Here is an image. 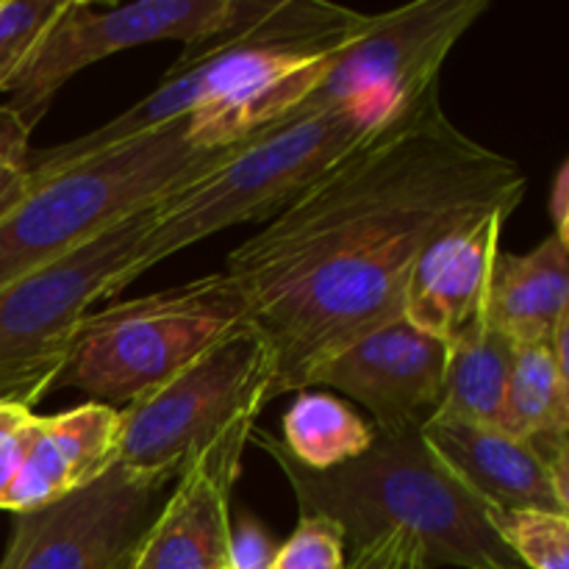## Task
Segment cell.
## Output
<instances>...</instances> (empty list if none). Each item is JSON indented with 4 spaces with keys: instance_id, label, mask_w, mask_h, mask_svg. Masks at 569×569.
I'll use <instances>...</instances> for the list:
<instances>
[{
    "instance_id": "cell-16",
    "label": "cell",
    "mask_w": 569,
    "mask_h": 569,
    "mask_svg": "<svg viewBox=\"0 0 569 569\" xmlns=\"http://www.w3.org/2000/svg\"><path fill=\"white\" fill-rule=\"evenodd\" d=\"M120 409L87 403L53 417H37L26 465L6 511L39 509L98 481L117 461Z\"/></svg>"
},
{
    "instance_id": "cell-3",
    "label": "cell",
    "mask_w": 569,
    "mask_h": 569,
    "mask_svg": "<svg viewBox=\"0 0 569 569\" xmlns=\"http://www.w3.org/2000/svg\"><path fill=\"white\" fill-rule=\"evenodd\" d=\"M406 111L387 109L376 100H350L320 114L281 120L242 139L226 161L161 200L128 264V287L150 267L211 233L276 217Z\"/></svg>"
},
{
    "instance_id": "cell-29",
    "label": "cell",
    "mask_w": 569,
    "mask_h": 569,
    "mask_svg": "<svg viewBox=\"0 0 569 569\" xmlns=\"http://www.w3.org/2000/svg\"><path fill=\"white\" fill-rule=\"evenodd\" d=\"M420 567V548H417L415 539L406 533V545H403V553H400V561L395 569H417Z\"/></svg>"
},
{
    "instance_id": "cell-20",
    "label": "cell",
    "mask_w": 569,
    "mask_h": 569,
    "mask_svg": "<svg viewBox=\"0 0 569 569\" xmlns=\"http://www.w3.org/2000/svg\"><path fill=\"white\" fill-rule=\"evenodd\" d=\"M506 431L520 439L569 437V367L550 345H522L515 350Z\"/></svg>"
},
{
    "instance_id": "cell-17",
    "label": "cell",
    "mask_w": 569,
    "mask_h": 569,
    "mask_svg": "<svg viewBox=\"0 0 569 569\" xmlns=\"http://www.w3.org/2000/svg\"><path fill=\"white\" fill-rule=\"evenodd\" d=\"M487 311L517 348L550 345L569 322V244L550 233L528 253L500 250Z\"/></svg>"
},
{
    "instance_id": "cell-6",
    "label": "cell",
    "mask_w": 569,
    "mask_h": 569,
    "mask_svg": "<svg viewBox=\"0 0 569 569\" xmlns=\"http://www.w3.org/2000/svg\"><path fill=\"white\" fill-rule=\"evenodd\" d=\"M242 326L248 303L226 272L89 311L72 331L53 389L126 409Z\"/></svg>"
},
{
    "instance_id": "cell-31",
    "label": "cell",
    "mask_w": 569,
    "mask_h": 569,
    "mask_svg": "<svg viewBox=\"0 0 569 569\" xmlns=\"http://www.w3.org/2000/svg\"><path fill=\"white\" fill-rule=\"evenodd\" d=\"M417 569H428L426 565H422V559H420V567H417Z\"/></svg>"
},
{
    "instance_id": "cell-1",
    "label": "cell",
    "mask_w": 569,
    "mask_h": 569,
    "mask_svg": "<svg viewBox=\"0 0 569 569\" xmlns=\"http://www.w3.org/2000/svg\"><path fill=\"white\" fill-rule=\"evenodd\" d=\"M528 176L467 137L431 89L228 253L226 276L272 356L267 403L303 392L326 361L403 317L428 244L489 211H517Z\"/></svg>"
},
{
    "instance_id": "cell-5",
    "label": "cell",
    "mask_w": 569,
    "mask_h": 569,
    "mask_svg": "<svg viewBox=\"0 0 569 569\" xmlns=\"http://www.w3.org/2000/svg\"><path fill=\"white\" fill-rule=\"evenodd\" d=\"M372 14L322 0H278L276 9L250 26L183 50L164 81L94 131L64 144L28 153V181H42L98 150L222 103L272 81L298 61L353 42L367 31Z\"/></svg>"
},
{
    "instance_id": "cell-25",
    "label": "cell",
    "mask_w": 569,
    "mask_h": 569,
    "mask_svg": "<svg viewBox=\"0 0 569 569\" xmlns=\"http://www.w3.org/2000/svg\"><path fill=\"white\" fill-rule=\"evenodd\" d=\"M276 550L278 545L272 542L270 531L253 515H242L231 520L226 569H272Z\"/></svg>"
},
{
    "instance_id": "cell-9",
    "label": "cell",
    "mask_w": 569,
    "mask_h": 569,
    "mask_svg": "<svg viewBox=\"0 0 569 569\" xmlns=\"http://www.w3.org/2000/svg\"><path fill=\"white\" fill-rule=\"evenodd\" d=\"M272 356L250 326L237 328L137 403L120 409L117 461L178 478L192 456L267 406Z\"/></svg>"
},
{
    "instance_id": "cell-30",
    "label": "cell",
    "mask_w": 569,
    "mask_h": 569,
    "mask_svg": "<svg viewBox=\"0 0 569 569\" xmlns=\"http://www.w3.org/2000/svg\"><path fill=\"white\" fill-rule=\"evenodd\" d=\"M11 131H26V128H22L20 122H17L9 111H6V106H0V137H3V133H11Z\"/></svg>"
},
{
    "instance_id": "cell-2",
    "label": "cell",
    "mask_w": 569,
    "mask_h": 569,
    "mask_svg": "<svg viewBox=\"0 0 569 569\" xmlns=\"http://www.w3.org/2000/svg\"><path fill=\"white\" fill-rule=\"evenodd\" d=\"M250 442L276 461L300 517L337 522L350 553L383 533L403 531L428 569H526L489 522V506L428 450L420 428L376 431L365 456L328 472L295 465L270 431L253 428Z\"/></svg>"
},
{
    "instance_id": "cell-10",
    "label": "cell",
    "mask_w": 569,
    "mask_h": 569,
    "mask_svg": "<svg viewBox=\"0 0 569 569\" xmlns=\"http://www.w3.org/2000/svg\"><path fill=\"white\" fill-rule=\"evenodd\" d=\"M487 11L489 0H417L372 14L367 31L333 56L315 92L283 120L320 114L350 100L411 109L439 87L450 50Z\"/></svg>"
},
{
    "instance_id": "cell-27",
    "label": "cell",
    "mask_w": 569,
    "mask_h": 569,
    "mask_svg": "<svg viewBox=\"0 0 569 569\" xmlns=\"http://www.w3.org/2000/svg\"><path fill=\"white\" fill-rule=\"evenodd\" d=\"M406 533L403 531H389L383 537L372 539L365 548L353 550L348 556V569H395L403 553Z\"/></svg>"
},
{
    "instance_id": "cell-28",
    "label": "cell",
    "mask_w": 569,
    "mask_h": 569,
    "mask_svg": "<svg viewBox=\"0 0 569 569\" xmlns=\"http://www.w3.org/2000/svg\"><path fill=\"white\" fill-rule=\"evenodd\" d=\"M569 164L561 161L559 172L553 178V189H550V217H553V226H556V237L561 242L569 244V231H567V220H569Z\"/></svg>"
},
{
    "instance_id": "cell-12",
    "label": "cell",
    "mask_w": 569,
    "mask_h": 569,
    "mask_svg": "<svg viewBox=\"0 0 569 569\" xmlns=\"http://www.w3.org/2000/svg\"><path fill=\"white\" fill-rule=\"evenodd\" d=\"M448 350L398 317L326 361L311 387H331L359 400L381 433L422 428L442 400Z\"/></svg>"
},
{
    "instance_id": "cell-4",
    "label": "cell",
    "mask_w": 569,
    "mask_h": 569,
    "mask_svg": "<svg viewBox=\"0 0 569 569\" xmlns=\"http://www.w3.org/2000/svg\"><path fill=\"white\" fill-rule=\"evenodd\" d=\"M237 144L203 148L194 139L192 114H187L98 150L42 181L26 178L20 198L0 211V289L198 181Z\"/></svg>"
},
{
    "instance_id": "cell-22",
    "label": "cell",
    "mask_w": 569,
    "mask_h": 569,
    "mask_svg": "<svg viewBox=\"0 0 569 569\" xmlns=\"http://www.w3.org/2000/svg\"><path fill=\"white\" fill-rule=\"evenodd\" d=\"M61 6L64 0H0V94L9 92L31 48Z\"/></svg>"
},
{
    "instance_id": "cell-26",
    "label": "cell",
    "mask_w": 569,
    "mask_h": 569,
    "mask_svg": "<svg viewBox=\"0 0 569 569\" xmlns=\"http://www.w3.org/2000/svg\"><path fill=\"white\" fill-rule=\"evenodd\" d=\"M28 137L26 131H11L0 137V211L20 198L28 178Z\"/></svg>"
},
{
    "instance_id": "cell-14",
    "label": "cell",
    "mask_w": 569,
    "mask_h": 569,
    "mask_svg": "<svg viewBox=\"0 0 569 569\" xmlns=\"http://www.w3.org/2000/svg\"><path fill=\"white\" fill-rule=\"evenodd\" d=\"M511 214L509 209L489 211L422 250L406 283L403 320L409 326L450 348L483 315Z\"/></svg>"
},
{
    "instance_id": "cell-18",
    "label": "cell",
    "mask_w": 569,
    "mask_h": 569,
    "mask_svg": "<svg viewBox=\"0 0 569 569\" xmlns=\"http://www.w3.org/2000/svg\"><path fill=\"white\" fill-rule=\"evenodd\" d=\"M517 345L483 315L450 345L437 415L506 431V395Z\"/></svg>"
},
{
    "instance_id": "cell-23",
    "label": "cell",
    "mask_w": 569,
    "mask_h": 569,
    "mask_svg": "<svg viewBox=\"0 0 569 569\" xmlns=\"http://www.w3.org/2000/svg\"><path fill=\"white\" fill-rule=\"evenodd\" d=\"M272 569H348V542L328 517H300L292 537L276 550Z\"/></svg>"
},
{
    "instance_id": "cell-13",
    "label": "cell",
    "mask_w": 569,
    "mask_h": 569,
    "mask_svg": "<svg viewBox=\"0 0 569 569\" xmlns=\"http://www.w3.org/2000/svg\"><path fill=\"white\" fill-rule=\"evenodd\" d=\"M253 428H228L183 465L131 569H226L233 487Z\"/></svg>"
},
{
    "instance_id": "cell-19",
    "label": "cell",
    "mask_w": 569,
    "mask_h": 569,
    "mask_svg": "<svg viewBox=\"0 0 569 569\" xmlns=\"http://www.w3.org/2000/svg\"><path fill=\"white\" fill-rule=\"evenodd\" d=\"M278 439L295 465L328 472L365 456L376 439V428L345 400L303 389L283 415Z\"/></svg>"
},
{
    "instance_id": "cell-11",
    "label": "cell",
    "mask_w": 569,
    "mask_h": 569,
    "mask_svg": "<svg viewBox=\"0 0 569 569\" xmlns=\"http://www.w3.org/2000/svg\"><path fill=\"white\" fill-rule=\"evenodd\" d=\"M172 481L114 461L78 492L11 515L0 569H128Z\"/></svg>"
},
{
    "instance_id": "cell-7",
    "label": "cell",
    "mask_w": 569,
    "mask_h": 569,
    "mask_svg": "<svg viewBox=\"0 0 569 569\" xmlns=\"http://www.w3.org/2000/svg\"><path fill=\"white\" fill-rule=\"evenodd\" d=\"M159 203L0 289V403L33 409L53 389L78 320L128 287V264Z\"/></svg>"
},
{
    "instance_id": "cell-24",
    "label": "cell",
    "mask_w": 569,
    "mask_h": 569,
    "mask_svg": "<svg viewBox=\"0 0 569 569\" xmlns=\"http://www.w3.org/2000/svg\"><path fill=\"white\" fill-rule=\"evenodd\" d=\"M33 422H37V415L28 406L0 403V511L9 506L11 489L26 465Z\"/></svg>"
},
{
    "instance_id": "cell-15",
    "label": "cell",
    "mask_w": 569,
    "mask_h": 569,
    "mask_svg": "<svg viewBox=\"0 0 569 569\" xmlns=\"http://www.w3.org/2000/svg\"><path fill=\"white\" fill-rule=\"evenodd\" d=\"M433 456L487 506L500 511L542 509L569 515V495L531 442L456 417L433 415L420 428Z\"/></svg>"
},
{
    "instance_id": "cell-8",
    "label": "cell",
    "mask_w": 569,
    "mask_h": 569,
    "mask_svg": "<svg viewBox=\"0 0 569 569\" xmlns=\"http://www.w3.org/2000/svg\"><path fill=\"white\" fill-rule=\"evenodd\" d=\"M278 0H139L98 9L89 0H64L9 87L6 111L28 133L42 122L70 78L109 56L139 44L176 39L189 48L250 26Z\"/></svg>"
},
{
    "instance_id": "cell-21",
    "label": "cell",
    "mask_w": 569,
    "mask_h": 569,
    "mask_svg": "<svg viewBox=\"0 0 569 569\" xmlns=\"http://www.w3.org/2000/svg\"><path fill=\"white\" fill-rule=\"evenodd\" d=\"M489 522L526 569H569V515L489 506Z\"/></svg>"
},
{
    "instance_id": "cell-32",
    "label": "cell",
    "mask_w": 569,
    "mask_h": 569,
    "mask_svg": "<svg viewBox=\"0 0 569 569\" xmlns=\"http://www.w3.org/2000/svg\"><path fill=\"white\" fill-rule=\"evenodd\" d=\"M131 567H133V565H131ZM131 567H128V569H131Z\"/></svg>"
}]
</instances>
